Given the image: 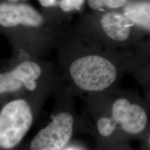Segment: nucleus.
I'll return each instance as SVG.
<instances>
[{
    "instance_id": "obj_4",
    "label": "nucleus",
    "mask_w": 150,
    "mask_h": 150,
    "mask_svg": "<svg viewBox=\"0 0 150 150\" xmlns=\"http://www.w3.org/2000/svg\"><path fill=\"white\" fill-rule=\"evenodd\" d=\"M69 72L75 85L87 92L104 91L115 81L117 76L114 65L98 55L83 56L74 60Z\"/></svg>"
},
{
    "instance_id": "obj_7",
    "label": "nucleus",
    "mask_w": 150,
    "mask_h": 150,
    "mask_svg": "<svg viewBox=\"0 0 150 150\" xmlns=\"http://www.w3.org/2000/svg\"><path fill=\"white\" fill-rule=\"evenodd\" d=\"M132 24L125 14L117 11L106 13L101 18L103 31L110 38L116 41L128 39Z\"/></svg>"
},
{
    "instance_id": "obj_10",
    "label": "nucleus",
    "mask_w": 150,
    "mask_h": 150,
    "mask_svg": "<svg viewBox=\"0 0 150 150\" xmlns=\"http://www.w3.org/2000/svg\"><path fill=\"white\" fill-rule=\"evenodd\" d=\"M85 0H59L58 6L64 12L78 11L81 9Z\"/></svg>"
},
{
    "instance_id": "obj_1",
    "label": "nucleus",
    "mask_w": 150,
    "mask_h": 150,
    "mask_svg": "<svg viewBox=\"0 0 150 150\" xmlns=\"http://www.w3.org/2000/svg\"><path fill=\"white\" fill-rule=\"evenodd\" d=\"M0 31L26 54L39 57L49 26L44 14L25 2L0 1Z\"/></svg>"
},
{
    "instance_id": "obj_2",
    "label": "nucleus",
    "mask_w": 150,
    "mask_h": 150,
    "mask_svg": "<svg viewBox=\"0 0 150 150\" xmlns=\"http://www.w3.org/2000/svg\"><path fill=\"white\" fill-rule=\"evenodd\" d=\"M50 75L45 62L27 54L0 71V104L19 97L44 102L51 83Z\"/></svg>"
},
{
    "instance_id": "obj_3",
    "label": "nucleus",
    "mask_w": 150,
    "mask_h": 150,
    "mask_svg": "<svg viewBox=\"0 0 150 150\" xmlns=\"http://www.w3.org/2000/svg\"><path fill=\"white\" fill-rule=\"evenodd\" d=\"M42 104L25 97L2 104L0 108V150H13L22 143Z\"/></svg>"
},
{
    "instance_id": "obj_11",
    "label": "nucleus",
    "mask_w": 150,
    "mask_h": 150,
    "mask_svg": "<svg viewBox=\"0 0 150 150\" xmlns=\"http://www.w3.org/2000/svg\"><path fill=\"white\" fill-rule=\"evenodd\" d=\"M58 1L59 0H38L39 4L41 6L45 8H54V7L58 6Z\"/></svg>"
},
{
    "instance_id": "obj_8",
    "label": "nucleus",
    "mask_w": 150,
    "mask_h": 150,
    "mask_svg": "<svg viewBox=\"0 0 150 150\" xmlns=\"http://www.w3.org/2000/svg\"><path fill=\"white\" fill-rule=\"evenodd\" d=\"M124 14L132 24L150 31V1L129 4L125 6Z\"/></svg>"
},
{
    "instance_id": "obj_5",
    "label": "nucleus",
    "mask_w": 150,
    "mask_h": 150,
    "mask_svg": "<svg viewBox=\"0 0 150 150\" xmlns=\"http://www.w3.org/2000/svg\"><path fill=\"white\" fill-rule=\"evenodd\" d=\"M147 117L141 106L131 104L126 99H119L114 102L110 117H101L97 122L99 134L109 136L120 125L124 131L131 134H139L145 129Z\"/></svg>"
},
{
    "instance_id": "obj_12",
    "label": "nucleus",
    "mask_w": 150,
    "mask_h": 150,
    "mask_svg": "<svg viewBox=\"0 0 150 150\" xmlns=\"http://www.w3.org/2000/svg\"><path fill=\"white\" fill-rule=\"evenodd\" d=\"M5 1L9 2H25L27 0H5Z\"/></svg>"
},
{
    "instance_id": "obj_13",
    "label": "nucleus",
    "mask_w": 150,
    "mask_h": 150,
    "mask_svg": "<svg viewBox=\"0 0 150 150\" xmlns=\"http://www.w3.org/2000/svg\"><path fill=\"white\" fill-rule=\"evenodd\" d=\"M149 145H150V138H149Z\"/></svg>"
},
{
    "instance_id": "obj_6",
    "label": "nucleus",
    "mask_w": 150,
    "mask_h": 150,
    "mask_svg": "<svg viewBox=\"0 0 150 150\" xmlns=\"http://www.w3.org/2000/svg\"><path fill=\"white\" fill-rule=\"evenodd\" d=\"M74 117L70 112L62 111L35 134L29 144V150H61L72 136Z\"/></svg>"
},
{
    "instance_id": "obj_9",
    "label": "nucleus",
    "mask_w": 150,
    "mask_h": 150,
    "mask_svg": "<svg viewBox=\"0 0 150 150\" xmlns=\"http://www.w3.org/2000/svg\"><path fill=\"white\" fill-rule=\"evenodd\" d=\"M127 1L128 0H88V6L93 10L121 8L127 4Z\"/></svg>"
}]
</instances>
